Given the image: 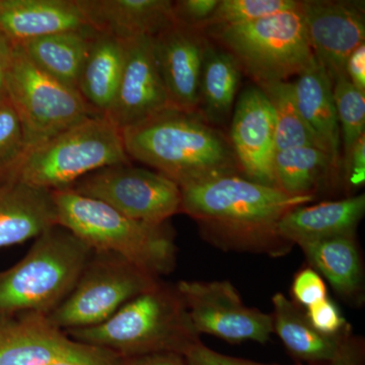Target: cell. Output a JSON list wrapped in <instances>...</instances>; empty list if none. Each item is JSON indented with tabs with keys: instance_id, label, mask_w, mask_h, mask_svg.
<instances>
[{
	"instance_id": "obj_20",
	"label": "cell",
	"mask_w": 365,
	"mask_h": 365,
	"mask_svg": "<svg viewBox=\"0 0 365 365\" xmlns=\"http://www.w3.org/2000/svg\"><path fill=\"white\" fill-rule=\"evenodd\" d=\"M58 225L52 191L0 178V250L36 239Z\"/></svg>"
},
{
	"instance_id": "obj_5",
	"label": "cell",
	"mask_w": 365,
	"mask_h": 365,
	"mask_svg": "<svg viewBox=\"0 0 365 365\" xmlns=\"http://www.w3.org/2000/svg\"><path fill=\"white\" fill-rule=\"evenodd\" d=\"M93 251L71 230H45L21 261L0 272V318L49 316L68 297Z\"/></svg>"
},
{
	"instance_id": "obj_26",
	"label": "cell",
	"mask_w": 365,
	"mask_h": 365,
	"mask_svg": "<svg viewBox=\"0 0 365 365\" xmlns=\"http://www.w3.org/2000/svg\"><path fill=\"white\" fill-rule=\"evenodd\" d=\"M242 69L230 53L210 42L204 50L200 83V114L206 121L222 123L230 117L241 85Z\"/></svg>"
},
{
	"instance_id": "obj_14",
	"label": "cell",
	"mask_w": 365,
	"mask_h": 365,
	"mask_svg": "<svg viewBox=\"0 0 365 365\" xmlns=\"http://www.w3.org/2000/svg\"><path fill=\"white\" fill-rule=\"evenodd\" d=\"M228 138L242 176L277 188L274 170L277 153L275 115L267 96L259 86H250L240 96Z\"/></svg>"
},
{
	"instance_id": "obj_10",
	"label": "cell",
	"mask_w": 365,
	"mask_h": 365,
	"mask_svg": "<svg viewBox=\"0 0 365 365\" xmlns=\"http://www.w3.org/2000/svg\"><path fill=\"white\" fill-rule=\"evenodd\" d=\"M67 189L143 222L160 225L181 213L182 192L176 182L131 163L96 170Z\"/></svg>"
},
{
	"instance_id": "obj_25",
	"label": "cell",
	"mask_w": 365,
	"mask_h": 365,
	"mask_svg": "<svg viewBox=\"0 0 365 365\" xmlns=\"http://www.w3.org/2000/svg\"><path fill=\"white\" fill-rule=\"evenodd\" d=\"M125 61V40L96 33L81 69L78 91L100 114L109 111Z\"/></svg>"
},
{
	"instance_id": "obj_32",
	"label": "cell",
	"mask_w": 365,
	"mask_h": 365,
	"mask_svg": "<svg viewBox=\"0 0 365 365\" xmlns=\"http://www.w3.org/2000/svg\"><path fill=\"white\" fill-rule=\"evenodd\" d=\"M189 365H276L261 364V362L252 361V360L237 359V357L228 356L215 350L210 349L202 342L194 346L184 355ZM324 365H362L361 354L350 359L340 360L334 364Z\"/></svg>"
},
{
	"instance_id": "obj_8",
	"label": "cell",
	"mask_w": 365,
	"mask_h": 365,
	"mask_svg": "<svg viewBox=\"0 0 365 365\" xmlns=\"http://www.w3.org/2000/svg\"><path fill=\"white\" fill-rule=\"evenodd\" d=\"M6 97L23 126L26 151L100 114L76 88L48 76L19 46L7 45Z\"/></svg>"
},
{
	"instance_id": "obj_34",
	"label": "cell",
	"mask_w": 365,
	"mask_h": 365,
	"mask_svg": "<svg viewBox=\"0 0 365 365\" xmlns=\"http://www.w3.org/2000/svg\"><path fill=\"white\" fill-rule=\"evenodd\" d=\"M292 292L295 304H302L307 309L328 297L323 278L312 267L304 268L297 273L292 283Z\"/></svg>"
},
{
	"instance_id": "obj_39",
	"label": "cell",
	"mask_w": 365,
	"mask_h": 365,
	"mask_svg": "<svg viewBox=\"0 0 365 365\" xmlns=\"http://www.w3.org/2000/svg\"><path fill=\"white\" fill-rule=\"evenodd\" d=\"M7 44L0 40V100L6 98V54Z\"/></svg>"
},
{
	"instance_id": "obj_4",
	"label": "cell",
	"mask_w": 365,
	"mask_h": 365,
	"mask_svg": "<svg viewBox=\"0 0 365 365\" xmlns=\"http://www.w3.org/2000/svg\"><path fill=\"white\" fill-rule=\"evenodd\" d=\"M71 339L120 357L172 352L184 356L201 342L177 287L162 282L100 325L66 331Z\"/></svg>"
},
{
	"instance_id": "obj_3",
	"label": "cell",
	"mask_w": 365,
	"mask_h": 365,
	"mask_svg": "<svg viewBox=\"0 0 365 365\" xmlns=\"http://www.w3.org/2000/svg\"><path fill=\"white\" fill-rule=\"evenodd\" d=\"M58 225L93 252L111 253L151 276L169 275L177 265L178 247L168 222L133 220L107 204L69 189L52 191Z\"/></svg>"
},
{
	"instance_id": "obj_1",
	"label": "cell",
	"mask_w": 365,
	"mask_h": 365,
	"mask_svg": "<svg viewBox=\"0 0 365 365\" xmlns=\"http://www.w3.org/2000/svg\"><path fill=\"white\" fill-rule=\"evenodd\" d=\"M181 213L195 220L206 242L223 251L281 257L292 249L278 232L283 216L313 202L273 187L230 175L182 188Z\"/></svg>"
},
{
	"instance_id": "obj_22",
	"label": "cell",
	"mask_w": 365,
	"mask_h": 365,
	"mask_svg": "<svg viewBox=\"0 0 365 365\" xmlns=\"http://www.w3.org/2000/svg\"><path fill=\"white\" fill-rule=\"evenodd\" d=\"M297 109L319 148L340 165V126L333 95V81L314 59L292 83Z\"/></svg>"
},
{
	"instance_id": "obj_7",
	"label": "cell",
	"mask_w": 365,
	"mask_h": 365,
	"mask_svg": "<svg viewBox=\"0 0 365 365\" xmlns=\"http://www.w3.org/2000/svg\"><path fill=\"white\" fill-rule=\"evenodd\" d=\"M230 53L257 86L288 81L316 59L299 7L261 20L203 31Z\"/></svg>"
},
{
	"instance_id": "obj_11",
	"label": "cell",
	"mask_w": 365,
	"mask_h": 365,
	"mask_svg": "<svg viewBox=\"0 0 365 365\" xmlns=\"http://www.w3.org/2000/svg\"><path fill=\"white\" fill-rule=\"evenodd\" d=\"M176 287L199 335L265 344L274 333L272 314L247 307L230 281L182 280Z\"/></svg>"
},
{
	"instance_id": "obj_2",
	"label": "cell",
	"mask_w": 365,
	"mask_h": 365,
	"mask_svg": "<svg viewBox=\"0 0 365 365\" xmlns=\"http://www.w3.org/2000/svg\"><path fill=\"white\" fill-rule=\"evenodd\" d=\"M121 135L129 158L169 178L181 189L241 175L230 138L199 112L170 108L122 129Z\"/></svg>"
},
{
	"instance_id": "obj_18",
	"label": "cell",
	"mask_w": 365,
	"mask_h": 365,
	"mask_svg": "<svg viewBox=\"0 0 365 365\" xmlns=\"http://www.w3.org/2000/svg\"><path fill=\"white\" fill-rule=\"evenodd\" d=\"M91 29L121 40L155 37L177 23L170 0H78Z\"/></svg>"
},
{
	"instance_id": "obj_17",
	"label": "cell",
	"mask_w": 365,
	"mask_h": 365,
	"mask_svg": "<svg viewBox=\"0 0 365 365\" xmlns=\"http://www.w3.org/2000/svg\"><path fill=\"white\" fill-rule=\"evenodd\" d=\"M274 332L297 359L330 364L361 354V345L348 328L339 335L319 333L292 300L278 292L272 297Z\"/></svg>"
},
{
	"instance_id": "obj_21",
	"label": "cell",
	"mask_w": 365,
	"mask_h": 365,
	"mask_svg": "<svg viewBox=\"0 0 365 365\" xmlns=\"http://www.w3.org/2000/svg\"><path fill=\"white\" fill-rule=\"evenodd\" d=\"M365 213V195L299 206L283 216L278 232L284 241L300 248L338 237H354Z\"/></svg>"
},
{
	"instance_id": "obj_28",
	"label": "cell",
	"mask_w": 365,
	"mask_h": 365,
	"mask_svg": "<svg viewBox=\"0 0 365 365\" xmlns=\"http://www.w3.org/2000/svg\"><path fill=\"white\" fill-rule=\"evenodd\" d=\"M257 86L265 93L273 108L277 151L299 146H316L319 148L297 109L292 83L276 81Z\"/></svg>"
},
{
	"instance_id": "obj_33",
	"label": "cell",
	"mask_w": 365,
	"mask_h": 365,
	"mask_svg": "<svg viewBox=\"0 0 365 365\" xmlns=\"http://www.w3.org/2000/svg\"><path fill=\"white\" fill-rule=\"evenodd\" d=\"M306 316L311 325L325 335H339L349 328L340 309L328 297L307 307Z\"/></svg>"
},
{
	"instance_id": "obj_27",
	"label": "cell",
	"mask_w": 365,
	"mask_h": 365,
	"mask_svg": "<svg viewBox=\"0 0 365 365\" xmlns=\"http://www.w3.org/2000/svg\"><path fill=\"white\" fill-rule=\"evenodd\" d=\"M332 158L316 146L277 151L274 162L277 188L290 196H314L338 169Z\"/></svg>"
},
{
	"instance_id": "obj_30",
	"label": "cell",
	"mask_w": 365,
	"mask_h": 365,
	"mask_svg": "<svg viewBox=\"0 0 365 365\" xmlns=\"http://www.w3.org/2000/svg\"><path fill=\"white\" fill-rule=\"evenodd\" d=\"M295 0H220L217 7L200 30L244 25L299 7Z\"/></svg>"
},
{
	"instance_id": "obj_12",
	"label": "cell",
	"mask_w": 365,
	"mask_h": 365,
	"mask_svg": "<svg viewBox=\"0 0 365 365\" xmlns=\"http://www.w3.org/2000/svg\"><path fill=\"white\" fill-rule=\"evenodd\" d=\"M119 360L109 350L71 339L45 314L0 318V365H118Z\"/></svg>"
},
{
	"instance_id": "obj_9",
	"label": "cell",
	"mask_w": 365,
	"mask_h": 365,
	"mask_svg": "<svg viewBox=\"0 0 365 365\" xmlns=\"http://www.w3.org/2000/svg\"><path fill=\"white\" fill-rule=\"evenodd\" d=\"M160 282L117 255L93 252L76 287L48 318L64 332L98 326Z\"/></svg>"
},
{
	"instance_id": "obj_38",
	"label": "cell",
	"mask_w": 365,
	"mask_h": 365,
	"mask_svg": "<svg viewBox=\"0 0 365 365\" xmlns=\"http://www.w3.org/2000/svg\"><path fill=\"white\" fill-rule=\"evenodd\" d=\"M345 73L350 83L365 93V45L359 46L346 61Z\"/></svg>"
},
{
	"instance_id": "obj_24",
	"label": "cell",
	"mask_w": 365,
	"mask_h": 365,
	"mask_svg": "<svg viewBox=\"0 0 365 365\" xmlns=\"http://www.w3.org/2000/svg\"><path fill=\"white\" fill-rule=\"evenodd\" d=\"M91 29L50 34L19 46L41 71L78 90L81 69L96 35Z\"/></svg>"
},
{
	"instance_id": "obj_13",
	"label": "cell",
	"mask_w": 365,
	"mask_h": 365,
	"mask_svg": "<svg viewBox=\"0 0 365 365\" xmlns=\"http://www.w3.org/2000/svg\"><path fill=\"white\" fill-rule=\"evenodd\" d=\"M173 107L158 69L153 38L125 40V61L107 117L120 130Z\"/></svg>"
},
{
	"instance_id": "obj_35",
	"label": "cell",
	"mask_w": 365,
	"mask_h": 365,
	"mask_svg": "<svg viewBox=\"0 0 365 365\" xmlns=\"http://www.w3.org/2000/svg\"><path fill=\"white\" fill-rule=\"evenodd\" d=\"M220 0H180L174 1L178 23L200 29L212 16Z\"/></svg>"
},
{
	"instance_id": "obj_37",
	"label": "cell",
	"mask_w": 365,
	"mask_h": 365,
	"mask_svg": "<svg viewBox=\"0 0 365 365\" xmlns=\"http://www.w3.org/2000/svg\"><path fill=\"white\" fill-rule=\"evenodd\" d=\"M118 365H189L181 354L172 352L151 353L137 356L120 357Z\"/></svg>"
},
{
	"instance_id": "obj_15",
	"label": "cell",
	"mask_w": 365,
	"mask_h": 365,
	"mask_svg": "<svg viewBox=\"0 0 365 365\" xmlns=\"http://www.w3.org/2000/svg\"><path fill=\"white\" fill-rule=\"evenodd\" d=\"M364 2L302 1L314 57L332 81L346 76L348 57L364 44Z\"/></svg>"
},
{
	"instance_id": "obj_29",
	"label": "cell",
	"mask_w": 365,
	"mask_h": 365,
	"mask_svg": "<svg viewBox=\"0 0 365 365\" xmlns=\"http://www.w3.org/2000/svg\"><path fill=\"white\" fill-rule=\"evenodd\" d=\"M333 95L345 158L365 134V93L343 76L334 81Z\"/></svg>"
},
{
	"instance_id": "obj_16",
	"label": "cell",
	"mask_w": 365,
	"mask_h": 365,
	"mask_svg": "<svg viewBox=\"0 0 365 365\" xmlns=\"http://www.w3.org/2000/svg\"><path fill=\"white\" fill-rule=\"evenodd\" d=\"M153 49L170 104L199 112L204 50L208 40L198 28L177 23L153 38Z\"/></svg>"
},
{
	"instance_id": "obj_23",
	"label": "cell",
	"mask_w": 365,
	"mask_h": 365,
	"mask_svg": "<svg viewBox=\"0 0 365 365\" xmlns=\"http://www.w3.org/2000/svg\"><path fill=\"white\" fill-rule=\"evenodd\" d=\"M312 268L321 273L341 299L359 306L364 299L361 256L354 237H338L300 248Z\"/></svg>"
},
{
	"instance_id": "obj_41",
	"label": "cell",
	"mask_w": 365,
	"mask_h": 365,
	"mask_svg": "<svg viewBox=\"0 0 365 365\" xmlns=\"http://www.w3.org/2000/svg\"><path fill=\"white\" fill-rule=\"evenodd\" d=\"M1 177H4V176H1V175H0V178H1Z\"/></svg>"
},
{
	"instance_id": "obj_19",
	"label": "cell",
	"mask_w": 365,
	"mask_h": 365,
	"mask_svg": "<svg viewBox=\"0 0 365 365\" xmlns=\"http://www.w3.org/2000/svg\"><path fill=\"white\" fill-rule=\"evenodd\" d=\"M86 29L78 0H0V40L9 46Z\"/></svg>"
},
{
	"instance_id": "obj_31",
	"label": "cell",
	"mask_w": 365,
	"mask_h": 365,
	"mask_svg": "<svg viewBox=\"0 0 365 365\" xmlns=\"http://www.w3.org/2000/svg\"><path fill=\"white\" fill-rule=\"evenodd\" d=\"M25 137L18 113L9 98L0 100V175L6 176L25 155Z\"/></svg>"
},
{
	"instance_id": "obj_40",
	"label": "cell",
	"mask_w": 365,
	"mask_h": 365,
	"mask_svg": "<svg viewBox=\"0 0 365 365\" xmlns=\"http://www.w3.org/2000/svg\"><path fill=\"white\" fill-rule=\"evenodd\" d=\"M50 365H78V364H72V362H69V361H58V362H55V364H52Z\"/></svg>"
},
{
	"instance_id": "obj_6",
	"label": "cell",
	"mask_w": 365,
	"mask_h": 365,
	"mask_svg": "<svg viewBox=\"0 0 365 365\" xmlns=\"http://www.w3.org/2000/svg\"><path fill=\"white\" fill-rule=\"evenodd\" d=\"M128 163L121 130L104 115H97L26 151L6 176L56 191L103 168Z\"/></svg>"
},
{
	"instance_id": "obj_36",
	"label": "cell",
	"mask_w": 365,
	"mask_h": 365,
	"mask_svg": "<svg viewBox=\"0 0 365 365\" xmlns=\"http://www.w3.org/2000/svg\"><path fill=\"white\" fill-rule=\"evenodd\" d=\"M345 182L350 189L364 186L365 182V134L360 137L347 157L343 158Z\"/></svg>"
}]
</instances>
